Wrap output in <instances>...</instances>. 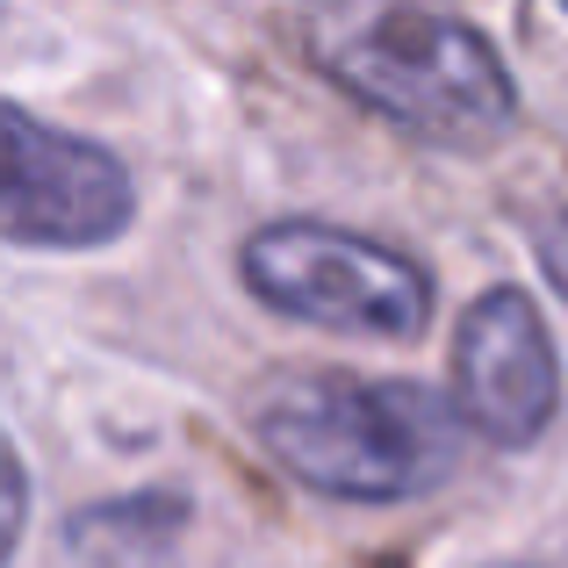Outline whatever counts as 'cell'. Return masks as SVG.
Listing matches in <instances>:
<instances>
[{"instance_id": "obj_5", "label": "cell", "mask_w": 568, "mask_h": 568, "mask_svg": "<svg viewBox=\"0 0 568 568\" xmlns=\"http://www.w3.org/2000/svg\"><path fill=\"white\" fill-rule=\"evenodd\" d=\"M454 410L489 446H532L561 410V361L526 288H489L454 332Z\"/></svg>"}, {"instance_id": "obj_7", "label": "cell", "mask_w": 568, "mask_h": 568, "mask_svg": "<svg viewBox=\"0 0 568 568\" xmlns=\"http://www.w3.org/2000/svg\"><path fill=\"white\" fill-rule=\"evenodd\" d=\"M540 266H547V281L561 288V303H568V216L540 223Z\"/></svg>"}, {"instance_id": "obj_3", "label": "cell", "mask_w": 568, "mask_h": 568, "mask_svg": "<svg viewBox=\"0 0 568 568\" xmlns=\"http://www.w3.org/2000/svg\"><path fill=\"white\" fill-rule=\"evenodd\" d=\"M237 274L266 310L324 332H367V338H417L432 324V281L417 260L375 245V237L332 231V223H260L237 245Z\"/></svg>"}, {"instance_id": "obj_6", "label": "cell", "mask_w": 568, "mask_h": 568, "mask_svg": "<svg viewBox=\"0 0 568 568\" xmlns=\"http://www.w3.org/2000/svg\"><path fill=\"white\" fill-rule=\"evenodd\" d=\"M22 526H29V475H22V460H14V446L0 439V568H8Z\"/></svg>"}, {"instance_id": "obj_2", "label": "cell", "mask_w": 568, "mask_h": 568, "mask_svg": "<svg viewBox=\"0 0 568 568\" xmlns=\"http://www.w3.org/2000/svg\"><path fill=\"white\" fill-rule=\"evenodd\" d=\"M332 80L382 123L425 144H483L518 115V87L504 58L446 14H375L332 51Z\"/></svg>"}, {"instance_id": "obj_4", "label": "cell", "mask_w": 568, "mask_h": 568, "mask_svg": "<svg viewBox=\"0 0 568 568\" xmlns=\"http://www.w3.org/2000/svg\"><path fill=\"white\" fill-rule=\"evenodd\" d=\"M130 216H138V187L123 159L0 101V237L8 245L94 252L123 237Z\"/></svg>"}, {"instance_id": "obj_1", "label": "cell", "mask_w": 568, "mask_h": 568, "mask_svg": "<svg viewBox=\"0 0 568 568\" xmlns=\"http://www.w3.org/2000/svg\"><path fill=\"white\" fill-rule=\"evenodd\" d=\"M260 446L317 497L403 504L425 497L460 460V410L417 382L288 375L260 403Z\"/></svg>"}]
</instances>
